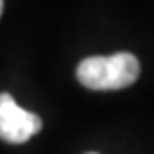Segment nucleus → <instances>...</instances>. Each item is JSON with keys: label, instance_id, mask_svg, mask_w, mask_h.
Here are the masks:
<instances>
[{"label": "nucleus", "instance_id": "1", "mask_svg": "<svg viewBox=\"0 0 154 154\" xmlns=\"http://www.w3.org/2000/svg\"><path fill=\"white\" fill-rule=\"evenodd\" d=\"M140 75V63L132 54L121 51L107 57H87L77 65V79L93 91H117L132 85Z\"/></svg>", "mask_w": 154, "mask_h": 154}, {"label": "nucleus", "instance_id": "3", "mask_svg": "<svg viewBox=\"0 0 154 154\" xmlns=\"http://www.w3.org/2000/svg\"><path fill=\"white\" fill-rule=\"evenodd\" d=\"M2 6H4V2H2V0H0V16H2Z\"/></svg>", "mask_w": 154, "mask_h": 154}, {"label": "nucleus", "instance_id": "2", "mask_svg": "<svg viewBox=\"0 0 154 154\" xmlns=\"http://www.w3.org/2000/svg\"><path fill=\"white\" fill-rule=\"evenodd\" d=\"M42 131V119L22 109L12 95H0V138L12 144H22Z\"/></svg>", "mask_w": 154, "mask_h": 154}, {"label": "nucleus", "instance_id": "4", "mask_svg": "<svg viewBox=\"0 0 154 154\" xmlns=\"http://www.w3.org/2000/svg\"><path fill=\"white\" fill-rule=\"evenodd\" d=\"M89 154H95V152H89Z\"/></svg>", "mask_w": 154, "mask_h": 154}]
</instances>
